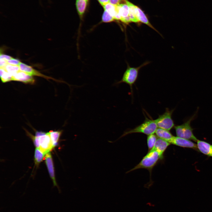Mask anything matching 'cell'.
Wrapping results in <instances>:
<instances>
[{"instance_id":"1","label":"cell","mask_w":212,"mask_h":212,"mask_svg":"<svg viewBox=\"0 0 212 212\" xmlns=\"http://www.w3.org/2000/svg\"><path fill=\"white\" fill-rule=\"evenodd\" d=\"M163 158L157 151L151 149L142 158L140 162L134 167L127 172V173L139 169L143 168L148 170L151 174L153 167Z\"/></svg>"},{"instance_id":"2","label":"cell","mask_w":212,"mask_h":212,"mask_svg":"<svg viewBox=\"0 0 212 212\" xmlns=\"http://www.w3.org/2000/svg\"><path fill=\"white\" fill-rule=\"evenodd\" d=\"M29 134L36 148H39L45 155L54 148L49 132H37L35 136Z\"/></svg>"},{"instance_id":"3","label":"cell","mask_w":212,"mask_h":212,"mask_svg":"<svg viewBox=\"0 0 212 212\" xmlns=\"http://www.w3.org/2000/svg\"><path fill=\"white\" fill-rule=\"evenodd\" d=\"M157 128L155 120L146 117L142 124L133 129L125 131L120 138L129 134L135 133H142L148 135L154 134Z\"/></svg>"},{"instance_id":"4","label":"cell","mask_w":212,"mask_h":212,"mask_svg":"<svg viewBox=\"0 0 212 212\" xmlns=\"http://www.w3.org/2000/svg\"><path fill=\"white\" fill-rule=\"evenodd\" d=\"M149 63L148 62H145L139 66L136 67H131L127 64V68L122 79L117 84L125 83L128 84L130 86L131 92L132 94V86L138 78L140 69Z\"/></svg>"},{"instance_id":"5","label":"cell","mask_w":212,"mask_h":212,"mask_svg":"<svg viewBox=\"0 0 212 212\" xmlns=\"http://www.w3.org/2000/svg\"><path fill=\"white\" fill-rule=\"evenodd\" d=\"M196 115L194 114L187 121L182 124L174 127L177 137L186 139L197 141L198 139L194 135L193 129L191 125V122L194 119Z\"/></svg>"},{"instance_id":"6","label":"cell","mask_w":212,"mask_h":212,"mask_svg":"<svg viewBox=\"0 0 212 212\" xmlns=\"http://www.w3.org/2000/svg\"><path fill=\"white\" fill-rule=\"evenodd\" d=\"M173 111V110H170L167 108L164 113L155 120L158 127L170 131L175 126L172 118Z\"/></svg>"},{"instance_id":"7","label":"cell","mask_w":212,"mask_h":212,"mask_svg":"<svg viewBox=\"0 0 212 212\" xmlns=\"http://www.w3.org/2000/svg\"><path fill=\"white\" fill-rule=\"evenodd\" d=\"M170 144L183 148L194 149L197 148V145L190 140L177 136H174L169 142Z\"/></svg>"},{"instance_id":"8","label":"cell","mask_w":212,"mask_h":212,"mask_svg":"<svg viewBox=\"0 0 212 212\" xmlns=\"http://www.w3.org/2000/svg\"><path fill=\"white\" fill-rule=\"evenodd\" d=\"M12 80L20 81L26 83L33 84L35 81L32 76L21 70L12 75Z\"/></svg>"},{"instance_id":"9","label":"cell","mask_w":212,"mask_h":212,"mask_svg":"<svg viewBox=\"0 0 212 212\" xmlns=\"http://www.w3.org/2000/svg\"><path fill=\"white\" fill-rule=\"evenodd\" d=\"M21 71L24 72L31 76H36L43 77L47 79H53L52 77L46 76L41 73L38 71L33 69L31 67L21 62L19 65Z\"/></svg>"},{"instance_id":"10","label":"cell","mask_w":212,"mask_h":212,"mask_svg":"<svg viewBox=\"0 0 212 212\" xmlns=\"http://www.w3.org/2000/svg\"><path fill=\"white\" fill-rule=\"evenodd\" d=\"M45 163L51 178L52 180L54 185L57 186L55 177L54 169L51 154L49 152L45 156Z\"/></svg>"},{"instance_id":"11","label":"cell","mask_w":212,"mask_h":212,"mask_svg":"<svg viewBox=\"0 0 212 212\" xmlns=\"http://www.w3.org/2000/svg\"><path fill=\"white\" fill-rule=\"evenodd\" d=\"M197 148L203 154L211 156L212 145L205 141L197 140L196 141Z\"/></svg>"},{"instance_id":"12","label":"cell","mask_w":212,"mask_h":212,"mask_svg":"<svg viewBox=\"0 0 212 212\" xmlns=\"http://www.w3.org/2000/svg\"><path fill=\"white\" fill-rule=\"evenodd\" d=\"M170 144L168 141L158 138L157 139L155 145L152 149L155 150L163 156V154Z\"/></svg>"},{"instance_id":"13","label":"cell","mask_w":212,"mask_h":212,"mask_svg":"<svg viewBox=\"0 0 212 212\" xmlns=\"http://www.w3.org/2000/svg\"><path fill=\"white\" fill-rule=\"evenodd\" d=\"M135 13L136 16L139 22L147 25L159 34L158 32L150 23L148 18L142 10L137 6H136L135 7Z\"/></svg>"},{"instance_id":"14","label":"cell","mask_w":212,"mask_h":212,"mask_svg":"<svg viewBox=\"0 0 212 212\" xmlns=\"http://www.w3.org/2000/svg\"><path fill=\"white\" fill-rule=\"evenodd\" d=\"M155 133L156 136L159 138L165 140L169 143L173 137L169 131L159 127L157 128Z\"/></svg>"},{"instance_id":"15","label":"cell","mask_w":212,"mask_h":212,"mask_svg":"<svg viewBox=\"0 0 212 212\" xmlns=\"http://www.w3.org/2000/svg\"><path fill=\"white\" fill-rule=\"evenodd\" d=\"M88 0H76V6L78 13L81 19L85 11Z\"/></svg>"},{"instance_id":"16","label":"cell","mask_w":212,"mask_h":212,"mask_svg":"<svg viewBox=\"0 0 212 212\" xmlns=\"http://www.w3.org/2000/svg\"><path fill=\"white\" fill-rule=\"evenodd\" d=\"M116 6L117 11L121 17V19L129 15V8L126 4H121Z\"/></svg>"},{"instance_id":"17","label":"cell","mask_w":212,"mask_h":212,"mask_svg":"<svg viewBox=\"0 0 212 212\" xmlns=\"http://www.w3.org/2000/svg\"><path fill=\"white\" fill-rule=\"evenodd\" d=\"M62 131H53L49 132L51 138L53 146L54 148L58 144L59 138L61 136Z\"/></svg>"},{"instance_id":"18","label":"cell","mask_w":212,"mask_h":212,"mask_svg":"<svg viewBox=\"0 0 212 212\" xmlns=\"http://www.w3.org/2000/svg\"><path fill=\"white\" fill-rule=\"evenodd\" d=\"M0 73L1 80L3 82L5 83L12 81V75L4 68L0 67Z\"/></svg>"},{"instance_id":"19","label":"cell","mask_w":212,"mask_h":212,"mask_svg":"<svg viewBox=\"0 0 212 212\" xmlns=\"http://www.w3.org/2000/svg\"><path fill=\"white\" fill-rule=\"evenodd\" d=\"M45 154L39 148H36L34 153V160L35 164L38 165L42 160Z\"/></svg>"},{"instance_id":"20","label":"cell","mask_w":212,"mask_h":212,"mask_svg":"<svg viewBox=\"0 0 212 212\" xmlns=\"http://www.w3.org/2000/svg\"><path fill=\"white\" fill-rule=\"evenodd\" d=\"M103 7L104 10L107 11L114 19L115 16L118 13L116 10V6L114 5L109 2L105 5Z\"/></svg>"},{"instance_id":"21","label":"cell","mask_w":212,"mask_h":212,"mask_svg":"<svg viewBox=\"0 0 212 212\" xmlns=\"http://www.w3.org/2000/svg\"><path fill=\"white\" fill-rule=\"evenodd\" d=\"M157 139L156 135L154 134L148 136L147 138V144L148 151L151 150L153 148Z\"/></svg>"},{"instance_id":"22","label":"cell","mask_w":212,"mask_h":212,"mask_svg":"<svg viewBox=\"0 0 212 212\" xmlns=\"http://www.w3.org/2000/svg\"><path fill=\"white\" fill-rule=\"evenodd\" d=\"M3 68L12 76L20 70L19 66L12 65L8 63Z\"/></svg>"},{"instance_id":"23","label":"cell","mask_w":212,"mask_h":212,"mask_svg":"<svg viewBox=\"0 0 212 212\" xmlns=\"http://www.w3.org/2000/svg\"><path fill=\"white\" fill-rule=\"evenodd\" d=\"M115 21L114 18L107 11L104 10L102 17V21L110 22Z\"/></svg>"},{"instance_id":"24","label":"cell","mask_w":212,"mask_h":212,"mask_svg":"<svg viewBox=\"0 0 212 212\" xmlns=\"http://www.w3.org/2000/svg\"><path fill=\"white\" fill-rule=\"evenodd\" d=\"M21 62L19 59L13 58L7 61L8 64L16 66H19Z\"/></svg>"},{"instance_id":"25","label":"cell","mask_w":212,"mask_h":212,"mask_svg":"<svg viewBox=\"0 0 212 212\" xmlns=\"http://www.w3.org/2000/svg\"><path fill=\"white\" fill-rule=\"evenodd\" d=\"M126 0H109V3L115 5L117 6L119 4H122V3H125Z\"/></svg>"},{"instance_id":"26","label":"cell","mask_w":212,"mask_h":212,"mask_svg":"<svg viewBox=\"0 0 212 212\" xmlns=\"http://www.w3.org/2000/svg\"><path fill=\"white\" fill-rule=\"evenodd\" d=\"M13 57L8 55L0 53V59H4L7 61L12 59Z\"/></svg>"},{"instance_id":"27","label":"cell","mask_w":212,"mask_h":212,"mask_svg":"<svg viewBox=\"0 0 212 212\" xmlns=\"http://www.w3.org/2000/svg\"><path fill=\"white\" fill-rule=\"evenodd\" d=\"M120 21L126 24L131 22L129 15L126 17L121 18Z\"/></svg>"},{"instance_id":"28","label":"cell","mask_w":212,"mask_h":212,"mask_svg":"<svg viewBox=\"0 0 212 212\" xmlns=\"http://www.w3.org/2000/svg\"><path fill=\"white\" fill-rule=\"evenodd\" d=\"M0 67H4L8 64L7 61L4 59H0Z\"/></svg>"},{"instance_id":"29","label":"cell","mask_w":212,"mask_h":212,"mask_svg":"<svg viewBox=\"0 0 212 212\" xmlns=\"http://www.w3.org/2000/svg\"><path fill=\"white\" fill-rule=\"evenodd\" d=\"M211 156H212V151H211Z\"/></svg>"}]
</instances>
